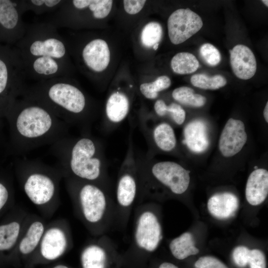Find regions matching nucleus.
I'll return each instance as SVG.
<instances>
[{
  "label": "nucleus",
  "mask_w": 268,
  "mask_h": 268,
  "mask_svg": "<svg viewBox=\"0 0 268 268\" xmlns=\"http://www.w3.org/2000/svg\"><path fill=\"white\" fill-rule=\"evenodd\" d=\"M5 118L9 131L7 152L17 157L69 135L67 124L24 94L14 101Z\"/></svg>",
  "instance_id": "obj_1"
},
{
  "label": "nucleus",
  "mask_w": 268,
  "mask_h": 268,
  "mask_svg": "<svg viewBox=\"0 0 268 268\" xmlns=\"http://www.w3.org/2000/svg\"><path fill=\"white\" fill-rule=\"evenodd\" d=\"M14 45L27 79L37 82L69 74L70 66L67 43L50 23L27 25L24 35Z\"/></svg>",
  "instance_id": "obj_2"
},
{
  "label": "nucleus",
  "mask_w": 268,
  "mask_h": 268,
  "mask_svg": "<svg viewBox=\"0 0 268 268\" xmlns=\"http://www.w3.org/2000/svg\"><path fill=\"white\" fill-rule=\"evenodd\" d=\"M63 178L71 177L105 187L106 161L101 142L83 133L65 137L50 145Z\"/></svg>",
  "instance_id": "obj_3"
},
{
  "label": "nucleus",
  "mask_w": 268,
  "mask_h": 268,
  "mask_svg": "<svg viewBox=\"0 0 268 268\" xmlns=\"http://www.w3.org/2000/svg\"><path fill=\"white\" fill-rule=\"evenodd\" d=\"M24 94L42 104L69 126L81 127L89 133L92 115L88 98L67 76L37 81Z\"/></svg>",
  "instance_id": "obj_4"
},
{
  "label": "nucleus",
  "mask_w": 268,
  "mask_h": 268,
  "mask_svg": "<svg viewBox=\"0 0 268 268\" xmlns=\"http://www.w3.org/2000/svg\"><path fill=\"white\" fill-rule=\"evenodd\" d=\"M17 177L28 200L45 217L52 216L60 204V184L63 174L57 166L38 160L17 157Z\"/></svg>",
  "instance_id": "obj_5"
},
{
  "label": "nucleus",
  "mask_w": 268,
  "mask_h": 268,
  "mask_svg": "<svg viewBox=\"0 0 268 268\" xmlns=\"http://www.w3.org/2000/svg\"><path fill=\"white\" fill-rule=\"evenodd\" d=\"M64 179L79 218L92 234L99 235L103 230L110 205L105 187L71 177Z\"/></svg>",
  "instance_id": "obj_6"
},
{
  "label": "nucleus",
  "mask_w": 268,
  "mask_h": 268,
  "mask_svg": "<svg viewBox=\"0 0 268 268\" xmlns=\"http://www.w3.org/2000/svg\"><path fill=\"white\" fill-rule=\"evenodd\" d=\"M21 59L15 46L0 44V118L27 86Z\"/></svg>",
  "instance_id": "obj_7"
},
{
  "label": "nucleus",
  "mask_w": 268,
  "mask_h": 268,
  "mask_svg": "<svg viewBox=\"0 0 268 268\" xmlns=\"http://www.w3.org/2000/svg\"><path fill=\"white\" fill-rule=\"evenodd\" d=\"M139 184L157 182L176 195L184 193L190 182V171L170 161L152 162L149 157L137 156Z\"/></svg>",
  "instance_id": "obj_8"
},
{
  "label": "nucleus",
  "mask_w": 268,
  "mask_h": 268,
  "mask_svg": "<svg viewBox=\"0 0 268 268\" xmlns=\"http://www.w3.org/2000/svg\"><path fill=\"white\" fill-rule=\"evenodd\" d=\"M73 246L70 226L65 219L48 223L40 244L32 259L35 263L57 260Z\"/></svg>",
  "instance_id": "obj_9"
},
{
  "label": "nucleus",
  "mask_w": 268,
  "mask_h": 268,
  "mask_svg": "<svg viewBox=\"0 0 268 268\" xmlns=\"http://www.w3.org/2000/svg\"><path fill=\"white\" fill-rule=\"evenodd\" d=\"M139 193L137 156L133 141V128L129 134L127 150L121 165L116 188V199L122 209L130 208Z\"/></svg>",
  "instance_id": "obj_10"
},
{
  "label": "nucleus",
  "mask_w": 268,
  "mask_h": 268,
  "mask_svg": "<svg viewBox=\"0 0 268 268\" xmlns=\"http://www.w3.org/2000/svg\"><path fill=\"white\" fill-rule=\"evenodd\" d=\"M24 13L20 0H0V44L15 45L23 37Z\"/></svg>",
  "instance_id": "obj_11"
},
{
  "label": "nucleus",
  "mask_w": 268,
  "mask_h": 268,
  "mask_svg": "<svg viewBox=\"0 0 268 268\" xmlns=\"http://www.w3.org/2000/svg\"><path fill=\"white\" fill-rule=\"evenodd\" d=\"M163 238L161 224L156 214L147 206L140 209L135 218L134 239L136 246L151 253L159 246Z\"/></svg>",
  "instance_id": "obj_12"
},
{
  "label": "nucleus",
  "mask_w": 268,
  "mask_h": 268,
  "mask_svg": "<svg viewBox=\"0 0 268 268\" xmlns=\"http://www.w3.org/2000/svg\"><path fill=\"white\" fill-rule=\"evenodd\" d=\"M202 25L201 17L190 8L177 9L167 21L170 40L174 45L182 43L197 33Z\"/></svg>",
  "instance_id": "obj_13"
},
{
  "label": "nucleus",
  "mask_w": 268,
  "mask_h": 268,
  "mask_svg": "<svg viewBox=\"0 0 268 268\" xmlns=\"http://www.w3.org/2000/svg\"><path fill=\"white\" fill-rule=\"evenodd\" d=\"M47 223L44 218L39 215L29 214L15 249L21 258H32L38 248Z\"/></svg>",
  "instance_id": "obj_14"
},
{
  "label": "nucleus",
  "mask_w": 268,
  "mask_h": 268,
  "mask_svg": "<svg viewBox=\"0 0 268 268\" xmlns=\"http://www.w3.org/2000/svg\"><path fill=\"white\" fill-rule=\"evenodd\" d=\"M247 140V134L244 123L239 120L230 118L219 139V151L224 157L233 156L242 149Z\"/></svg>",
  "instance_id": "obj_15"
},
{
  "label": "nucleus",
  "mask_w": 268,
  "mask_h": 268,
  "mask_svg": "<svg viewBox=\"0 0 268 268\" xmlns=\"http://www.w3.org/2000/svg\"><path fill=\"white\" fill-rule=\"evenodd\" d=\"M80 56L84 66L94 72L104 70L110 60L108 44L100 38L93 39L87 42L81 50Z\"/></svg>",
  "instance_id": "obj_16"
},
{
  "label": "nucleus",
  "mask_w": 268,
  "mask_h": 268,
  "mask_svg": "<svg viewBox=\"0 0 268 268\" xmlns=\"http://www.w3.org/2000/svg\"><path fill=\"white\" fill-rule=\"evenodd\" d=\"M139 126L146 141L152 143L158 149L169 152L176 148L177 139L174 130L168 123L162 122L151 126L143 120Z\"/></svg>",
  "instance_id": "obj_17"
},
{
  "label": "nucleus",
  "mask_w": 268,
  "mask_h": 268,
  "mask_svg": "<svg viewBox=\"0 0 268 268\" xmlns=\"http://www.w3.org/2000/svg\"><path fill=\"white\" fill-rule=\"evenodd\" d=\"M112 92L107 99L105 110L104 127L111 131L118 127L127 117L130 110V100L128 95L120 90Z\"/></svg>",
  "instance_id": "obj_18"
},
{
  "label": "nucleus",
  "mask_w": 268,
  "mask_h": 268,
  "mask_svg": "<svg viewBox=\"0 0 268 268\" xmlns=\"http://www.w3.org/2000/svg\"><path fill=\"white\" fill-rule=\"evenodd\" d=\"M230 63L234 74L243 80L251 78L255 74L257 65L255 55L247 46L239 44L229 50Z\"/></svg>",
  "instance_id": "obj_19"
},
{
  "label": "nucleus",
  "mask_w": 268,
  "mask_h": 268,
  "mask_svg": "<svg viewBox=\"0 0 268 268\" xmlns=\"http://www.w3.org/2000/svg\"><path fill=\"white\" fill-rule=\"evenodd\" d=\"M29 214L21 209L15 218L0 225V252L15 249Z\"/></svg>",
  "instance_id": "obj_20"
},
{
  "label": "nucleus",
  "mask_w": 268,
  "mask_h": 268,
  "mask_svg": "<svg viewBox=\"0 0 268 268\" xmlns=\"http://www.w3.org/2000/svg\"><path fill=\"white\" fill-rule=\"evenodd\" d=\"M183 135V143L194 153L203 152L209 146L207 128L201 120H194L188 123L184 128Z\"/></svg>",
  "instance_id": "obj_21"
},
{
  "label": "nucleus",
  "mask_w": 268,
  "mask_h": 268,
  "mask_svg": "<svg viewBox=\"0 0 268 268\" xmlns=\"http://www.w3.org/2000/svg\"><path fill=\"white\" fill-rule=\"evenodd\" d=\"M103 239H99L87 243L80 254L82 268H107L109 254Z\"/></svg>",
  "instance_id": "obj_22"
},
{
  "label": "nucleus",
  "mask_w": 268,
  "mask_h": 268,
  "mask_svg": "<svg viewBox=\"0 0 268 268\" xmlns=\"http://www.w3.org/2000/svg\"><path fill=\"white\" fill-rule=\"evenodd\" d=\"M268 194V171L264 168L254 170L249 175L245 188L247 201L252 205L263 202Z\"/></svg>",
  "instance_id": "obj_23"
},
{
  "label": "nucleus",
  "mask_w": 268,
  "mask_h": 268,
  "mask_svg": "<svg viewBox=\"0 0 268 268\" xmlns=\"http://www.w3.org/2000/svg\"><path fill=\"white\" fill-rule=\"evenodd\" d=\"M207 207L213 217L226 219L234 215L239 207V200L235 195L230 192L217 193L210 197Z\"/></svg>",
  "instance_id": "obj_24"
},
{
  "label": "nucleus",
  "mask_w": 268,
  "mask_h": 268,
  "mask_svg": "<svg viewBox=\"0 0 268 268\" xmlns=\"http://www.w3.org/2000/svg\"><path fill=\"white\" fill-rule=\"evenodd\" d=\"M169 249L172 255L180 260L197 255L199 252V250L195 246L193 235L188 232L173 239L169 244Z\"/></svg>",
  "instance_id": "obj_25"
},
{
  "label": "nucleus",
  "mask_w": 268,
  "mask_h": 268,
  "mask_svg": "<svg viewBox=\"0 0 268 268\" xmlns=\"http://www.w3.org/2000/svg\"><path fill=\"white\" fill-rule=\"evenodd\" d=\"M171 67L173 71L179 74H187L195 72L200 64L197 58L188 52H180L171 59Z\"/></svg>",
  "instance_id": "obj_26"
},
{
  "label": "nucleus",
  "mask_w": 268,
  "mask_h": 268,
  "mask_svg": "<svg viewBox=\"0 0 268 268\" xmlns=\"http://www.w3.org/2000/svg\"><path fill=\"white\" fill-rule=\"evenodd\" d=\"M156 115L160 117L168 116L178 125H182L186 119V112L182 107L176 103L167 105L164 100L158 99L154 104Z\"/></svg>",
  "instance_id": "obj_27"
},
{
  "label": "nucleus",
  "mask_w": 268,
  "mask_h": 268,
  "mask_svg": "<svg viewBox=\"0 0 268 268\" xmlns=\"http://www.w3.org/2000/svg\"><path fill=\"white\" fill-rule=\"evenodd\" d=\"M173 99L178 103L192 107H201L206 102V98L196 93L194 89L188 86H181L175 88L172 92Z\"/></svg>",
  "instance_id": "obj_28"
},
{
  "label": "nucleus",
  "mask_w": 268,
  "mask_h": 268,
  "mask_svg": "<svg viewBox=\"0 0 268 268\" xmlns=\"http://www.w3.org/2000/svg\"><path fill=\"white\" fill-rule=\"evenodd\" d=\"M64 2L63 0H20L24 13L30 11L37 15L52 13Z\"/></svg>",
  "instance_id": "obj_29"
},
{
  "label": "nucleus",
  "mask_w": 268,
  "mask_h": 268,
  "mask_svg": "<svg viewBox=\"0 0 268 268\" xmlns=\"http://www.w3.org/2000/svg\"><path fill=\"white\" fill-rule=\"evenodd\" d=\"M195 87L205 90H216L227 84L226 79L220 74L209 76L203 73L195 74L190 79Z\"/></svg>",
  "instance_id": "obj_30"
},
{
  "label": "nucleus",
  "mask_w": 268,
  "mask_h": 268,
  "mask_svg": "<svg viewBox=\"0 0 268 268\" xmlns=\"http://www.w3.org/2000/svg\"><path fill=\"white\" fill-rule=\"evenodd\" d=\"M171 84L170 78L166 75L158 77L154 81L143 83L139 86V90L143 96L148 99H155L158 93L168 88Z\"/></svg>",
  "instance_id": "obj_31"
},
{
  "label": "nucleus",
  "mask_w": 268,
  "mask_h": 268,
  "mask_svg": "<svg viewBox=\"0 0 268 268\" xmlns=\"http://www.w3.org/2000/svg\"><path fill=\"white\" fill-rule=\"evenodd\" d=\"M163 34L161 25L157 22H150L143 28L140 36L142 44L146 48L153 47L161 41Z\"/></svg>",
  "instance_id": "obj_32"
},
{
  "label": "nucleus",
  "mask_w": 268,
  "mask_h": 268,
  "mask_svg": "<svg viewBox=\"0 0 268 268\" xmlns=\"http://www.w3.org/2000/svg\"><path fill=\"white\" fill-rule=\"evenodd\" d=\"M200 54L202 60L210 66H216L221 60L218 50L210 43H204L200 48Z\"/></svg>",
  "instance_id": "obj_33"
},
{
  "label": "nucleus",
  "mask_w": 268,
  "mask_h": 268,
  "mask_svg": "<svg viewBox=\"0 0 268 268\" xmlns=\"http://www.w3.org/2000/svg\"><path fill=\"white\" fill-rule=\"evenodd\" d=\"M112 4L111 0H90L88 7L95 19H101L109 14Z\"/></svg>",
  "instance_id": "obj_34"
},
{
  "label": "nucleus",
  "mask_w": 268,
  "mask_h": 268,
  "mask_svg": "<svg viewBox=\"0 0 268 268\" xmlns=\"http://www.w3.org/2000/svg\"><path fill=\"white\" fill-rule=\"evenodd\" d=\"M250 251L243 246L235 248L232 252V258L235 264L239 268L245 267L248 264Z\"/></svg>",
  "instance_id": "obj_35"
},
{
  "label": "nucleus",
  "mask_w": 268,
  "mask_h": 268,
  "mask_svg": "<svg viewBox=\"0 0 268 268\" xmlns=\"http://www.w3.org/2000/svg\"><path fill=\"white\" fill-rule=\"evenodd\" d=\"M195 268H228L217 258L205 256L200 257L194 264Z\"/></svg>",
  "instance_id": "obj_36"
},
{
  "label": "nucleus",
  "mask_w": 268,
  "mask_h": 268,
  "mask_svg": "<svg viewBox=\"0 0 268 268\" xmlns=\"http://www.w3.org/2000/svg\"><path fill=\"white\" fill-rule=\"evenodd\" d=\"M248 264L250 268H266V260L264 253L259 249L251 250Z\"/></svg>",
  "instance_id": "obj_37"
},
{
  "label": "nucleus",
  "mask_w": 268,
  "mask_h": 268,
  "mask_svg": "<svg viewBox=\"0 0 268 268\" xmlns=\"http://www.w3.org/2000/svg\"><path fill=\"white\" fill-rule=\"evenodd\" d=\"M11 189L7 181L0 179V211L9 201L11 195Z\"/></svg>",
  "instance_id": "obj_38"
},
{
  "label": "nucleus",
  "mask_w": 268,
  "mask_h": 268,
  "mask_svg": "<svg viewBox=\"0 0 268 268\" xmlns=\"http://www.w3.org/2000/svg\"><path fill=\"white\" fill-rule=\"evenodd\" d=\"M145 2L144 0H124V9L128 13L135 14L142 9Z\"/></svg>",
  "instance_id": "obj_39"
},
{
  "label": "nucleus",
  "mask_w": 268,
  "mask_h": 268,
  "mask_svg": "<svg viewBox=\"0 0 268 268\" xmlns=\"http://www.w3.org/2000/svg\"><path fill=\"white\" fill-rule=\"evenodd\" d=\"M158 268H179L175 265L169 263V262H164L162 263L159 266Z\"/></svg>",
  "instance_id": "obj_40"
},
{
  "label": "nucleus",
  "mask_w": 268,
  "mask_h": 268,
  "mask_svg": "<svg viewBox=\"0 0 268 268\" xmlns=\"http://www.w3.org/2000/svg\"><path fill=\"white\" fill-rule=\"evenodd\" d=\"M4 147L7 148V145H5V141L4 140L1 126L0 127V151Z\"/></svg>",
  "instance_id": "obj_41"
},
{
  "label": "nucleus",
  "mask_w": 268,
  "mask_h": 268,
  "mask_svg": "<svg viewBox=\"0 0 268 268\" xmlns=\"http://www.w3.org/2000/svg\"><path fill=\"white\" fill-rule=\"evenodd\" d=\"M263 115L265 120L267 123L268 122V102H267L263 111Z\"/></svg>",
  "instance_id": "obj_42"
},
{
  "label": "nucleus",
  "mask_w": 268,
  "mask_h": 268,
  "mask_svg": "<svg viewBox=\"0 0 268 268\" xmlns=\"http://www.w3.org/2000/svg\"><path fill=\"white\" fill-rule=\"evenodd\" d=\"M52 268H69L68 266L64 264H57Z\"/></svg>",
  "instance_id": "obj_43"
},
{
  "label": "nucleus",
  "mask_w": 268,
  "mask_h": 268,
  "mask_svg": "<svg viewBox=\"0 0 268 268\" xmlns=\"http://www.w3.org/2000/svg\"><path fill=\"white\" fill-rule=\"evenodd\" d=\"M158 46H159V43H157L155 44L152 48L154 50H156L158 48Z\"/></svg>",
  "instance_id": "obj_44"
},
{
  "label": "nucleus",
  "mask_w": 268,
  "mask_h": 268,
  "mask_svg": "<svg viewBox=\"0 0 268 268\" xmlns=\"http://www.w3.org/2000/svg\"><path fill=\"white\" fill-rule=\"evenodd\" d=\"M263 3L265 4V5L268 7V1L267 0H262Z\"/></svg>",
  "instance_id": "obj_45"
}]
</instances>
